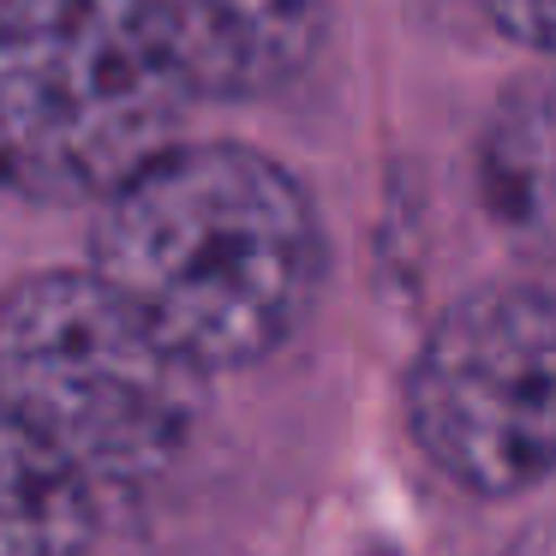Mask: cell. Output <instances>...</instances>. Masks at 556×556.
Masks as SVG:
<instances>
[{"label": "cell", "mask_w": 556, "mask_h": 556, "mask_svg": "<svg viewBox=\"0 0 556 556\" xmlns=\"http://www.w3.org/2000/svg\"><path fill=\"white\" fill-rule=\"evenodd\" d=\"M90 269L204 371L257 365L305 324L324 228L281 162L174 144L102 204Z\"/></svg>", "instance_id": "6da1fadb"}, {"label": "cell", "mask_w": 556, "mask_h": 556, "mask_svg": "<svg viewBox=\"0 0 556 556\" xmlns=\"http://www.w3.org/2000/svg\"><path fill=\"white\" fill-rule=\"evenodd\" d=\"M186 102L150 0H0V192L102 210L174 150Z\"/></svg>", "instance_id": "7a4b0ae2"}, {"label": "cell", "mask_w": 556, "mask_h": 556, "mask_svg": "<svg viewBox=\"0 0 556 556\" xmlns=\"http://www.w3.org/2000/svg\"><path fill=\"white\" fill-rule=\"evenodd\" d=\"M192 365L97 269H42L0 293V413L90 484H150L204 425Z\"/></svg>", "instance_id": "3957f363"}, {"label": "cell", "mask_w": 556, "mask_h": 556, "mask_svg": "<svg viewBox=\"0 0 556 556\" xmlns=\"http://www.w3.org/2000/svg\"><path fill=\"white\" fill-rule=\"evenodd\" d=\"M407 431L443 479L515 496L556 472V300L520 281L472 288L407 365Z\"/></svg>", "instance_id": "277c9868"}, {"label": "cell", "mask_w": 556, "mask_h": 556, "mask_svg": "<svg viewBox=\"0 0 556 556\" xmlns=\"http://www.w3.org/2000/svg\"><path fill=\"white\" fill-rule=\"evenodd\" d=\"M192 97H276L324 49L329 0H150Z\"/></svg>", "instance_id": "5b68a950"}, {"label": "cell", "mask_w": 556, "mask_h": 556, "mask_svg": "<svg viewBox=\"0 0 556 556\" xmlns=\"http://www.w3.org/2000/svg\"><path fill=\"white\" fill-rule=\"evenodd\" d=\"M479 204L508 252L556 264V78H520L479 132Z\"/></svg>", "instance_id": "8992f818"}, {"label": "cell", "mask_w": 556, "mask_h": 556, "mask_svg": "<svg viewBox=\"0 0 556 556\" xmlns=\"http://www.w3.org/2000/svg\"><path fill=\"white\" fill-rule=\"evenodd\" d=\"M97 484L0 413V556H90Z\"/></svg>", "instance_id": "52a82bcc"}, {"label": "cell", "mask_w": 556, "mask_h": 556, "mask_svg": "<svg viewBox=\"0 0 556 556\" xmlns=\"http://www.w3.org/2000/svg\"><path fill=\"white\" fill-rule=\"evenodd\" d=\"M479 7L491 13V25L503 30L508 42L556 54V0H479Z\"/></svg>", "instance_id": "ba28073f"}]
</instances>
